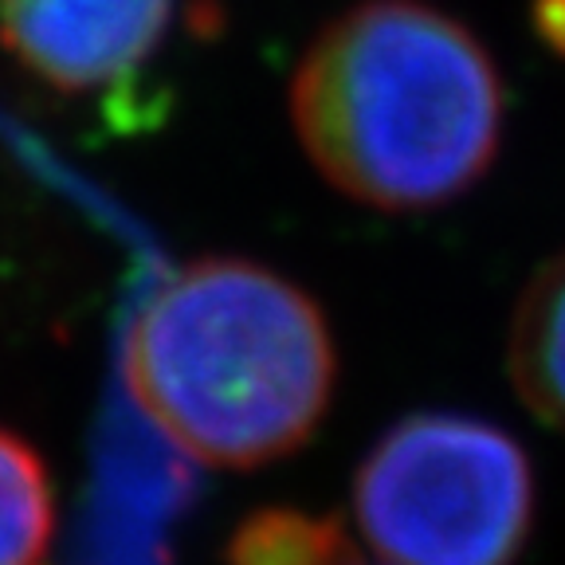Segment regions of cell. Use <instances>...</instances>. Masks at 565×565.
<instances>
[{"label": "cell", "instance_id": "cell-1", "mask_svg": "<svg viewBox=\"0 0 565 565\" xmlns=\"http://www.w3.org/2000/svg\"><path fill=\"white\" fill-rule=\"evenodd\" d=\"M291 122L338 193L381 212L463 196L503 141V79L479 35L424 0H365L295 67Z\"/></svg>", "mask_w": 565, "mask_h": 565}, {"label": "cell", "instance_id": "cell-2", "mask_svg": "<svg viewBox=\"0 0 565 565\" xmlns=\"http://www.w3.org/2000/svg\"><path fill=\"white\" fill-rule=\"evenodd\" d=\"M130 401L181 456L252 471L315 436L334 397L327 315L252 259H196L158 282L126 330Z\"/></svg>", "mask_w": 565, "mask_h": 565}, {"label": "cell", "instance_id": "cell-3", "mask_svg": "<svg viewBox=\"0 0 565 565\" xmlns=\"http://www.w3.org/2000/svg\"><path fill=\"white\" fill-rule=\"evenodd\" d=\"M353 522L385 565H514L539 491L522 444L463 413H413L353 476Z\"/></svg>", "mask_w": 565, "mask_h": 565}, {"label": "cell", "instance_id": "cell-4", "mask_svg": "<svg viewBox=\"0 0 565 565\" xmlns=\"http://www.w3.org/2000/svg\"><path fill=\"white\" fill-rule=\"evenodd\" d=\"M177 0H0V44L60 95H118L158 55Z\"/></svg>", "mask_w": 565, "mask_h": 565}, {"label": "cell", "instance_id": "cell-5", "mask_svg": "<svg viewBox=\"0 0 565 565\" xmlns=\"http://www.w3.org/2000/svg\"><path fill=\"white\" fill-rule=\"evenodd\" d=\"M507 370L530 413L565 433V252L539 267L514 307Z\"/></svg>", "mask_w": 565, "mask_h": 565}, {"label": "cell", "instance_id": "cell-6", "mask_svg": "<svg viewBox=\"0 0 565 565\" xmlns=\"http://www.w3.org/2000/svg\"><path fill=\"white\" fill-rule=\"evenodd\" d=\"M55 534V491L44 459L0 428V565H40Z\"/></svg>", "mask_w": 565, "mask_h": 565}, {"label": "cell", "instance_id": "cell-7", "mask_svg": "<svg viewBox=\"0 0 565 565\" xmlns=\"http://www.w3.org/2000/svg\"><path fill=\"white\" fill-rule=\"evenodd\" d=\"M228 565H362L342 522L327 514L271 507L236 526Z\"/></svg>", "mask_w": 565, "mask_h": 565}, {"label": "cell", "instance_id": "cell-8", "mask_svg": "<svg viewBox=\"0 0 565 565\" xmlns=\"http://www.w3.org/2000/svg\"><path fill=\"white\" fill-rule=\"evenodd\" d=\"M539 28L550 44L565 55V0H539Z\"/></svg>", "mask_w": 565, "mask_h": 565}]
</instances>
